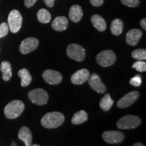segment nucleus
Instances as JSON below:
<instances>
[{
  "label": "nucleus",
  "mask_w": 146,
  "mask_h": 146,
  "mask_svg": "<svg viewBox=\"0 0 146 146\" xmlns=\"http://www.w3.org/2000/svg\"><path fill=\"white\" fill-rule=\"evenodd\" d=\"M0 70L2 72V78L3 81H9L12 76V66H11L10 63L8 61H3L1 64Z\"/></svg>",
  "instance_id": "nucleus-19"
},
{
  "label": "nucleus",
  "mask_w": 146,
  "mask_h": 146,
  "mask_svg": "<svg viewBox=\"0 0 146 146\" xmlns=\"http://www.w3.org/2000/svg\"><path fill=\"white\" fill-rule=\"evenodd\" d=\"M18 137L19 139L25 143L26 146H31L32 145L33 135L31 131L27 127L24 126L21 128L18 132Z\"/></svg>",
  "instance_id": "nucleus-15"
},
{
  "label": "nucleus",
  "mask_w": 146,
  "mask_h": 146,
  "mask_svg": "<svg viewBox=\"0 0 146 146\" xmlns=\"http://www.w3.org/2000/svg\"><path fill=\"white\" fill-rule=\"evenodd\" d=\"M132 67L136 69L139 72H145L146 70V63L144 61H137L133 64Z\"/></svg>",
  "instance_id": "nucleus-26"
},
{
  "label": "nucleus",
  "mask_w": 146,
  "mask_h": 146,
  "mask_svg": "<svg viewBox=\"0 0 146 146\" xmlns=\"http://www.w3.org/2000/svg\"><path fill=\"white\" fill-rule=\"evenodd\" d=\"M88 81L89 85L91 87V88L93 90L98 92V94H104L106 91V87L104 84L102 83L99 75H98L96 73H93L91 76H89Z\"/></svg>",
  "instance_id": "nucleus-11"
},
{
  "label": "nucleus",
  "mask_w": 146,
  "mask_h": 146,
  "mask_svg": "<svg viewBox=\"0 0 146 146\" xmlns=\"http://www.w3.org/2000/svg\"><path fill=\"white\" fill-rule=\"evenodd\" d=\"M37 0H25V5L27 8H31L36 2Z\"/></svg>",
  "instance_id": "nucleus-31"
},
{
  "label": "nucleus",
  "mask_w": 146,
  "mask_h": 146,
  "mask_svg": "<svg viewBox=\"0 0 146 146\" xmlns=\"http://www.w3.org/2000/svg\"><path fill=\"white\" fill-rule=\"evenodd\" d=\"M104 0H90V2L93 6L100 7L104 3Z\"/></svg>",
  "instance_id": "nucleus-30"
},
{
  "label": "nucleus",
  "mask_w": 146,
  "mask_h": 146,
  "mask_svg": "<svg viewBox=\"0 0 146 146\" xmlns=\"http://www.w3.org/2000/svg\"><path fill=\"white\" fill-rule=\"evenodd\" d=\"M90 73L87 69L83 68L78 70L71 76V82L74 85H82L88 81Z\"/></svg>",
  "instance_id": "nucleus-13"
},
{
  "label": "nucleus",
  "mask_w": 146,
  "mask_h": 146,
  "mask_svg": "<svg viewBox=\"0 0 146 146\" xmlns=\"http://www.w3.org/2000/svg\"><path fill=\"white\" fill-rule=\"evenodd\" d=\"M141 123V118L135 115H126L118 120L116 126L120 129H135Z\"/></svg>",
  "instance_id": "nucleus-3"
},
{
  "label": "nucleus",
  "mask_w": 146,
  "mask_h": 146,
  "mask_svg": "<svg viewBox=\"0 0 146 146\" xmlns=\"http://www.w3.org/2000/svg\"><path fill=\"white\" fill-rule=\"evenodd\" d=\"M140 25L143 28L144 30H146V18H144L143 19L140 21Z\"/></svg>",
  "instance_id": "nucleus-33"
},
{
  "label": "nucleus",
  "mask_w": 146,
  "mask_h": 146,
  "mask_svg": "<svg viewBox=\"0 0 146 146\" xmlns=\"http://www.w3.org/2000/svg\"><path fill=\"white\" fill-rule=\"evenodd\" d=\"M39 40L35 37H29L23 40L20 45L19 50L21 54H27L33 52L39 46Z\"/></svg>",
  "instance_id": "nucleus-9"
},
{
  "label": "nucleus",
  "mask_w": 146,
  "mask_h": 146,
  "mask_svg": "<svg viewBox=\"0 0 146 146\" xmlns=\"http://www.w3.org/2000/svg\"><path fill=\"white\" fill-rule=\"evenodd\" d=\"M133 58L139 61H143L146 59V50L145 49H137L134 50L131 54Z\"/></svg>",
  "instance_id": "nucleus-25"
},
{
  "label": "nucleus",
  "mask_w": 146,
  "mask_h": 146,
  "mask_svg": "<svg viewBox=\"0 0 146 146\" xmlns=\"http://www.w3.org/2000/svg\"><path fill=\"white\" fill-rule=\"evenodd\" d=\"M18 76L21 78V86L23 87H27L30 85L32 81V76L29 71L27 68H23L18 72Z\"/></svg>",
  "instance_id": "nucleus-20"
},
{
  "label": "nucleus",
  "mask_w": 146,
  "mask_h": 146,
  "mask_svg": "<svg viewBox=\"0 0 146 146\" xmlns=\"http://www.w3.org/2000/svg\"><path fill=\"white\" fill-rule=\"evenodd\" d=\"M139 96V93L137 91H133L125 95L117 102V106L119 108H125L130 106L135 102Z\"/></svg>",
  "instance_id": "nucleus-10"
},
{
  "label": "nucleus",
  "mask_w": 146,
  "mask_h": 146,
  "mask_svg": "<svg viewBox=\"0 0 146 146\" xmlns=\"http://www.w3.org/2000/svg\"><path fill=\"white\" fill-rule=\"evenodd\" d=\"M68 18H66L65 16H58L55 18L52 23V28L58 32L65 31L68 27Z\"/></svg>",
  "instance_id": "nucleus-16"
},
{
  "label": "nucleus",
  "mask_w": 146,
  "mask_h": 146,
  "mask_svg": "<svg viewBox=\"0 0 146 146\" xmlns=\"http://www.w3.org/2000/svg\"><path fill=\"white\" fill-rule=\"evenodd\" d=\"M102 137L108 143L117 144L124 141L125 135L118 131H107L102 134Z\"/></svg>",
  "instance_id": "nucleus-8"
},
{
  "label": "nucleus",
  "mask_w": 146,
  "mask_h": 146,
  "mask_svg": "<svg viewBox=\"0 0 146 146\" xmlns=\"http://www.w3.org/2000/svg\"><path fill=\"white\" fill-rule=\"evenodd\" d=\"M67 56L71 59L77 62H81L85 58V50L81 45L72 43L67 47Z\"/></svg>",
  "instance_id": "nucleus-7"
},
{
  "label": "nucleus",
  "mask_w": 146,
  "mask_h": 146,
  "mask_svg": "<svg viewBox=\"0 0 146 146\" xmlns=\"http://www.w3.org/2000/svg\"><path fill=\"white\" fill-rule=\"evenodd\" d=\"M55 0H44V2L46 4L47 6L50 7V8H52L54 5Z\"/></svg>",
  "instance_id": "nucleus-32"
},
{
  "label": "nucleus",
  "mask_w": 146,
  "mask_h": 146,
  "mask_svg": "<svg viewBox=\"0 0 146 146\" xmlns=\"http://www.w3.org/2000/svg\"><path fill=\"white\" fill-rule=\"evenodd\" d=\"M31 146H41V145H38V144H33V145H31Z\"/></svg>",
  "instance_id": "nucleus-35"
},
{
  "label": "nucleus",
  "mask_w": 146,
  "mask_h": 146,
  "mask_svg": "<svg viewBox=\"0 0 146 146\" xmlns=\"http://www.w3.org/2000/svg\"><path fill=\"white\" fill-rule=\"evenodd\" d=\"M8 27L10 31L16 33L21 29L23 24V17L21 14L17 10H13L10 12L8 18Z\"/></svg>",
  "instance_id": "nucleus-5"
},
{
  "label": "nucleus",
  "mask_w": 146,
  "mask_h": 146,
  "mask_svg": "<svg viewBox=\"0 0 146 146\" xmlns=\"http://www.w3.org/2000/svg\"><path fill=\"white\" fill-rule=\"evenodd\" d=\"M83 12L79 5H73L69 11V18L74 23H78L83 18Z\"/></svg>",
  "instance_id": "nucleus-17"
},
{
  "label": "nucleus",
  "mask_w": 146,
  "mask_h": 146,
  "mask_svg": "<svg viewBox=\"0 0 146 146\" xmlns=\"http://www.w3.org/2000/svg\"><path fill=\"white\" fill-rule=\"evenodd\" d=\"M132 146H144V145L141 143H140V142H137V143L133 144Z\"/></svg>",
  "instance_id": "nucleus-34"
},
{
  "label": "nucleus",
  "mask_w": 146,
  "mask_h": 146,
  "mask_svg": "<svg viewBox=\"0 0 146 146\" xmlns=\"http://www.w3.org/2000/svg\"><path fill=\"white\" fill-rule=\"evenodd\" d=\"M64 116L58 112H52L45 114L41 118V123L46 129H56L64 122Z\"/></svg>",
  "instance_id": "nucleus-1"
},
{
  "label": "nucleus",
  "mask_w": 146,
  "mask_h": 146,
  "mask_svg": "<svg viewBox=\"0 0 146 146\" xmlns=\"http://www.w3.org/2000/svg\"><path fill=\"white\" fill-rule=\"evenodd\" d=\"M141 76L140 75L135 76L130 80V84L134 87H139L141 85Z\"/></svg>",
  "instance_id": "nucleus-29"
},
{
  "label": "nucleus",
  "mask_w": 146,
  "mask_h": 146,
  "mask_svg": "<svg viewBox=\"0 0 146 146\" xmlns=\"http://www.w3.org/2000/svg\"><path fill=\"white\" fill-rule=\"evenodd\" d=\"M25 110V104L21 100H13L5 106L4 114L9 119L19 117Z\"/></svg>",
  "instance_id": "nucleus-2"
},
{
  "label": "nucleus",
  "mask_w": 146,
  "mask_h": 146,
  "mask_svg": "<svg viewBox=\"0 0 146 146\" xmlns=\"http://www.w3.org/2000/svg\"><path fill=\"white\" fill-rule=\"evenodd\" d=\"M113 104H114L113 100L111 98L109 94H106L102 98L101 101L100 102V107L104 111L106 112V111H108L112 108Z\"/></svg>",
  "instance_id": "nucleus-23"
},
{
  "label": "nucleus",
  "mask_w": 146,
  "mask_h": 146,
  "mask_svg": "<svg viewBox=\"0 0 146 146\" xmlns=\"http://www.w3.org/2000/svg\"><path fill=\"white\" fill-rule=\"evenodd\" d=\"M37 19L41 23L46 24L50 23L51 21V18H52V16H51V14L45 9H40V10L38 11L37 14Z\"/></svg>",
  "instance_id": "nucleus-24"
},
{
  "label": "nucleus",
  "mask_w": 146,
  "mask_h": 146,
  "mask_svg": "<svg viewBox=\"0 0 146 146\" xmlns=\"http://www.w3.org/2000/svg\"><path fill=\"white\" fill-rule=\"evenodd\" d=\"M9 27L6 23H3L0 25V38L4 37L8 34Z\"/></svg>",
  "instance_id": "nucleus-28"
},
{
  "label": "nucleus",
  "mask_w": 146,
  "mask_h": 146,
  "mask_svg": "<svg viewBox=\"0 0 146 146\" xmlns=\"http://www.w3.org/2000/svg\"><path fill=\"white\" fill-rule=\"evenodd\" d=\"M28 97L29 99L33 103L39 106L45 105L48 102L49 99L47 93L44 89L41 88L33 89L30 91L28 94Z\"/></svg>",
  "instance_id": "nucleus-4"
},
{
  "label": "nucleus",
  "mask_w": 146,
  "mask_h": 146,
  "mask_svg": "<svg viewBox=\"0 0 146 146\" xmlns=\"http://www.w3.org/2000/svg\"><path fill=\"white\" fill-rule=\"evenodd\" d=\"M111 33L114 35H120L123 31V23L120 19L116 18L112 22L110 26Z\"/></svg>",
  "instance_id": "nucleus-22"
},
{
  "label": "nucleus",
  "mask_w": 146,
  "mask_h": 146,
  "mask_svg": "<svg viewBox=\"0 0 146 146\" xmlns=\"http://www.w3.org/2000/svg\"><path fill=\"white\" fill-rule=\"evenodd\" d=\"M42 76L46 83L53 85H58L62 81V75L61 73L51 69L45 70Z\"/></svg>",
  "instance_id": "nucleus-12"
},
{
  "label": "nucleus",
  "mask_w": 146,
  "mask_h": 146,
  "mask_svg": "<svg viewBox=\"0 0 146 146\" xmlns=\"http://www.w3.org/2000/svg\"><path fill=\"white\" fill-rule=\"evenodd\" d=\"M91 23L97 30L100 32H103L106 29V23L104 18L98 14H94L91 16Z\"/></svg>",
  "instance_id": "nucleus-18"
},
{
  "label": "nucleus",
  "mask_w": 146,
  "mask_h": 146,
  "mask_svg": "<svg viewBox=\"0 0 146 146\" xmlns=\"http://www.w3.org/2000/svg\"><path fill=\"white\" fill-rule=\"evenodd\" d=\"M122 3L131 8H136L139 5V0H120Z\"/></svg>",
  "instance_id": "nucleus-27"
},
{
  "label": "nucleus",
  "mask_w": 146,
  "mask_h": 146,
  "mask_svg": "<svg viewBox=\"0 0 146 146\" xmlns=\"http://www.w3.org/2000/svg\"><path fill=\"white\" fill-rule=\"evenodd\" d=\"M116 56L112 50H106L100 52L96 56V61L102 67H108L116 62Z\"/></svg>",
  "instance_id": "nucleus-6"
},
{
  "label": "nucleus",
  "mask_w": 146,
  "mask_h": 146,
  "mask_svg": "<svg viewBox=\"0 0 146 146\" xmlns=\"http://www.w3.org/2000/svg\"><path fill=\"white\" fill-rule=\"evenodd\" d=\"M88 120V114L85 110H80L73 115L71 122L73 125H81Z\"/></svg>",
  "instance_id": "nucleus-21"
},
{
  "label": "nucleus",
  "mask_w": 146,
  "mask_h": 146,
  "mask_svg": "<svg viewBox=\"0 0 146 146\" xmlns=\"http://www.w3.org/2000/svg\"><path fill=\"white\" fill-rule=\"evenodd\" d=\"M143 33L137 29H133L129 31L126 35V42L131 46H135L139 41Z\"/></svg>",
  "instance_id": "nucleus-14"
}]
</instances>
